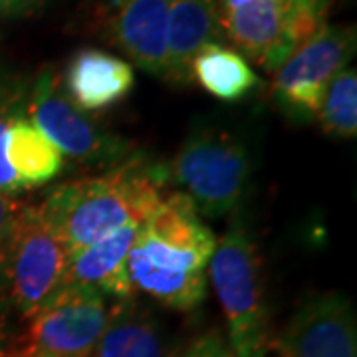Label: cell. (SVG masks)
Here are the masks:
<instances>
[{
  "label": "cell",
  "mask_w": 357,
  "mask_h": 357,
  "mask_svg": "<svg viewBox=\"0 0 357 357\" xmlns=\"http://www.w3.org/2000/svg\"><path fill=\"white\" fill-rule=\"evenodd\" d=\"M217 236L187 195L169 192L139 227L128 256L133 292L177 312H191L206 296V270Z\"/></svg>",
  "instance_id": "cell-1"
},
{
  "label": "cell",
  "mask_w": 357,
  "mask_h": 357,
  "mask_svg": "<svg viewBox=\"0 0 357 357\" xmlns=\"http://www.w3.org/2000/svg\"><path fill=\"white\" fill-rule=\"evenodd\" d=\"M165 178L163 167L147 163L137 153L100 177L54 187L40 204L74 255L129 222L143 225L165 199Z\"/></svg>",
  "instance_id": "cell-2"
},
{
  "label": "cell",
  "mask_w": 357,
  "mask_h": 357,
  "mask_svg": "<svg viewBox=\"0 0 357 357\" xmlns=\"http://www.w3.org/2000/svg\"><path fill=\"white\" fill-rule=\"evenodd\" d=\"M262 258L243 220H232L208 262V278L227 318L236 357H264L272 347Z\"/></svg>",
  "instance_id": "cell-3"
},
{
  "label": "cell",
  "mask_w": 357,
  "mask_h": 357,
  "mask_svg": "<svg viewBox=\"0 0 357 357\" xmlns=\"http://www.w3.org/2000/svg\"><path fill=\"white\" fill-rule=\"evenodd\" d=\"M70 250L60 230L40 203H22L14 218L0 278L10 304L32 318L64 290Z\"/></svg>",
  "instance_id": "cell-4"
},
{
  "label": "cell",
  "mask_w": 357,
  "mask_h": 357,
  "mask_svg": "<svg viewBox=\"0 0 357 357\" xmlns=\"http://www.w3.org/2000/svg\"><path fill=\"white\" fill-rule=\"evenodd\" d=\"M169 175L201 217L220 218L243 203L252 159L243 141L229 131L195 129L178 145Z\"/></svg>",
  "instance_id": "cell-5"
},
{
  "label": "cell",
  "mask_w": 357,
  "mask_h": 357,
  "mask_svg": "<svg viewBox=\"0 0 357 357\" xmlns=\"http://www.w3.org/2000/svg\"><path fill=\"white\" fill-rule=\"evenodd\" d=\"M330 6L332 0H252L217 16V24L238 54L274 74L328 24Z\"/></svg>",
  "instance_id": "cell-6"
},
{
  "label": "cell",
  "mask_w": 357,
  "mask_h": 357,
  "mask_svg": "<svg viewBox=\"0 0 357 357\" xmlns=\"http://www.w3.org/2000/svg\"><path fill=\"white\" fill-rule=\"evenodd\" d=\"M26 115L60 153L77 165L109 171L137 155L131 141L103 128L68 98L54 66H44L30 79Z\"/></svg>",
  "instance_id": "cell-7"
},
{
  "label": "cell",
  "mask_w": 357,
  "mask_h": 357,
  "mask_svg": "<svg viewBox=\"0 0 357 357\" xmlns=\"http://www.w3.org/2000/svg\"><path fill=\"white\" fill-rule=\"evenodd\" d=\"M356 54V26L326 24L274 72L272 100L298 123L316 119L326 89Z\"/></svg>",
  "instance_id": "cell-8"
},
{
  "label": "cell",
  "mask_w": 357,
  "mask_h": 357,
  "mask_svg": "<svg viewBox=\"0 0 357 357\" xmlns=\"http://www.w3.org/2000/svg\"><path fill=\"white\" fill-rule=\"evenodd\" d=\"M107 298L84 288H64L28 318L24 333L2 357H91L107 321Z\"/></svg>",
  "instance_id": "cell-9"
},
{
  "label": "cell",
  "mask_w": 357,
  "mask_h": 357,
  "mask_svg": "<svg viewBox=\"0 0 357 357\" xmlns=\"http://www.w3.org/2000/svg\"><path fill=\"white\" fill-rule=\"evenodd\" d=\"M171 0H88L86 22L143 72L165 77L167 18Z\"/></svg>",
  "instance_id": "cell-10"
},
{
  "label": "cell",
  "mask_w": 357,
  "mask_h": 357,
  "mask_svg": "<svg viewBox=\"0 0 357 357\" xmlns=\"http://www.w3.org/2000/svg\"><path fill=\"white\" fill-rule=\"evenodd\" d=\"M278 357H357V321L340 292H321L296 307L272 342Z\"/></svg>",
  "instance_id": "cell-11"
},
{
  "label": "cell",
  "mask_w": 357,
  "mask_h": 357,
  "mask_svg": "<svg viewBox=\"0 0 357 357\" xmlns=\"http://www.w3.org/2000/svg\"><path fill=\"white\" fill-rule=\"evenodd\" d=\"M68 98L86 114H102L129 98L135 72L128 60L100 48H82L60 76Z\"/></svg>",
  "instance_id": "cell-12"
},
{
  "label": "cell",
  "mask_w": 357,
  "mask_h": 357,
  "mask_svg": "<svg viewBox=\"0 0 357 357\" xmlns=\"http://www.w3.org/2000/svg\"><path fill=\"white\" fill-rule=\"evenodd\" d=\"M139 227L129 222L70 255L64 288H84L114 300L135 298L128 276V256Z\"/></svg>",
  "instance_id": "cell-13"
},
{
  "label": "cell",
  "mask_w": 357,
  "mask_h": 357,
  "mask_svg": "<svg viewBox=\"0 0 357 357\" xmlns=\"http://www.w3.org/2000/svg\"><path fill=\"white\" fill-rule=\"evenodd\" d=\"M215 0H171L167 18L165 82L183 88L191 84V62L211 42H220Z\"/></svg>",
  "instance_id": "cell-14"
},
{
  "label": "cell",
  "mask_w": 357,
  "mask_h": 357,
  "mask_svg": "<svg viewBox=\"0 0 357 357\" xmlns=\"http://www.w3.org/2000/svg\"><path fill=\"white\" fill-rule=\"evenodd\" d=\"M91 357H171L161 321L135 298L115 300Z\"/></svg>",
  "instance_id": "cell-15"
},
{
  "label": "cell",
  "mask_w": 357,
  "mask_h": 357,
  "mask_svg": "<svg viewBox=\"0 0 357 357\" xmlns=\"http://www.w3.org/2000/svg\"><path fill=\"white\" fill-rule=\"evenodd\" d=\"M191 82L220 102L234 103L250 96L260 77L243 54L220 42H211L197 52L191 62Z\"/></svg>",
  "instance_id": "cell-16"
},
{
  "label": "cell",
  "mask_w": 357,
  "mask_h": 357,
  "mask_svg": "<svg viewBox=\"0 0 357 357\" xmlns=\"http://www.w3.org/2000/svg\"><path fill=\"white\" fill-rule=\"evenodd\" d=\"M6 161L24 191L50 183L64 169V155L28 119V115L14 119L8 129Z\"/></svg>",
  "instance_id": "cell-17"
},
{
  "label": "cell",
  "mask_w": 357,
  "mask_h": 357,
  "mask_svg": "<svg viewBox=\"0 0 357 357\" xmlns=\"http://www.w3.org/2000/svg\"><path fill=\"white\" fill-rule=\"evenodd\" d=\"M316 121L324 133L354 139L357 135V72L356 68H344L330 82L321 100Z\"/></svg>",
  "instance_id": "cell-18"
},
{
  "label": "cell",
  "mask_w": 357,
  "mask_h": 357,
  "mask_svg": "<svg viewBox=\"0 0 357 357\" xmlns=\"http://www.w3.org/2000/svg\"><path fill=\"white\" fill-rule=\"evenodd\" d=\"M30 79L0 62V115H26Z\"/></svg>",
  "instance_id": "cell-19"
},
{
  "label": "cell",
  "mask_w": 357,
  "mask_h": 357,
  "mask_svg": "<svg viewBox=\"0 0 357 357\" xmlns=\"http://www.w3.org/2000/svg\"><path fill=\"white\" fill-rule=\"evenodd\" d=\"M181 357H236L230 349L227 337L217 330L203 333L201 337H197L187 351Z\"/></svg>",
  "instance_id": "cell-20"
},
{
  "label": "cell",
  "mask_w": 357,
  "mask_h": 357,
  "mask_svg": "<svg viewBox=\"0 0 357 357\" xmlns=\"http://www.w3.org/2000/svg\"><path fill=\"white\" fill-rule=\"evenodd\" d=\"M20 206H22V201L16 195L0 192V264H2V258H4V250H6V244H8L14 218L18 215Z\"/></svg>",
  "instance_id": "cell-21"
},
{
  "label": "cell",
  "mask_w": 357,
  "mask_h": 357,
  "mask_svg": "<svg viewBox=\"0 0 357 357\" xmlns=\"http://www.w3.org/2000/svg\"><path fill=\"white\" fill-rule=\"evenodd\" d=\"M50 0H0V18H22L38 13Z\"/></svg>",
  "instance_id": "cell-22"
},
{
  "label": "cell",
  "mask_w": 357,
  "mask_h": 357,
  "mask_svg": "<svg viewBox=\"0 0 357 357\" xmlns=\"http://www.w3.org/2000/svg\"><path fill=\"white\" fill-rule=\"evenodd\" d=\"M248 2H252V0H215V14L217 16L227 14L234 8H238V6H243V4H248Z\"/></svg>",
  "instance_id": "cell-23"
}]
</instances>
